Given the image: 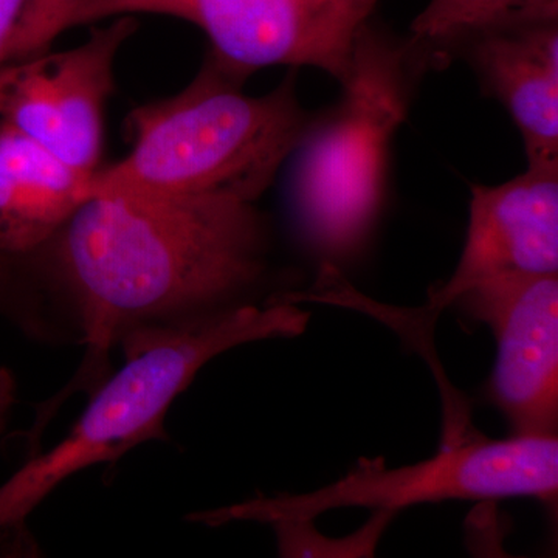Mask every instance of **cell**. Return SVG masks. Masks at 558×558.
Returning a JSON list of instances; mask_svg holds the SVG:
<instances>
[{"instance_id":"cell-1","label":"cell","mask_w":558,"mask_h":558,"mask_svg":"<svg viewBox=\"0 0 558 558\" xmlns=\"http://www.w3.org/2000/svg\"><path fill=\"white\" fill-rule=\"evenodd\" d=\"M86 344L69 389H94L131 330L236 306L264 270V227L248 202L105 193L46 245Z\"/></svg>"},{"instance_id":"cell-2","label":"cell","mask_w":558,"mask_h":558,"mask_svg":"<svg viewBox=\"0 0 558 558\" xmlns=\"http://www.w3.org/2000/svg\"><path fill=\"white\" fill-rule=\"evenodd\" d=\"M310 319L296 304L270 300L128 332L120 340L123 366L94 388L72 432L0 486V534L24 532L33 510L73 473L167 438L168 410L209 360L253 341L299 337Z\"/></svg>"},{"instance_id":"cell-3","label":"cell","mask_w":558,"mask_h":558,"mask_svg":"<svg viewBox=\"0 0 558 558\" xmlns=\"http://www.w3.org/2000/svg\"><path fill=\"white\" fill-rule=\"evenodd\" d=\"M292 78L250 97L240 76L209 61L186 89L131 113V153L92 174L90 197L134 193L255 204L307 128Z\"/></svg>"},{"instance_id":"cell-4","label":"cell","mask_w":558,"mask_h":558,"mask_svg":"<svg viewBox=\"0 0 558 558\" xmlns=\"http://www.w3.org/2000/svg\"><path fill=\"white\" fill-rule=\"evenodd\" d=\"M418 65L362 25L341 105L307 124L296 153L292 202L304 238L318 252H354L379 213L392 135L405 119L409 78Z\"/></svg>"},{"instance_id":"cell-5","label":"cell","mask_w":558,"mask_h":558,"mask_svg":"<svg viewBox=\"0 0 558 558\" xmlns=\"http://www.w3.org/2000/svg\"><path fill=\"white\" fill-rule=\"evenodd\" d=\"M558 439L513 436L464 440L442 447L435 457L413 465L389 469L384 459H360L343 478L310 494H279L240 505L191 513L207 526L233 521L271 524L279 520H315L328 510L371 508L398 512L422 502L449 499L534 497L556 505Z\"/></svg>"},{"instance_id":"cell-6","label":"cell","mask_w":558,"mask_h":558,"mask_svg":"<svg viewBox=\"0 0 558 558\" xmlns=\"http://www.w3.org/2000/svg\"><path fill=\"white\" fill-rule=\"evenodd\" d=\"M145 13L199 27L211 60L240 78L271 65H311L344 84L362 28L333 0H80L69 28Z\"/></svg>"},{"instance_id":"cell-7","label":"cell","mask_w":558,"mask_h":558,"mask_svg":"<svg viewBox=\"0 0 558 558\" xmlns=\"http://www.w3.org/2000/svg\"><path fill=\"white\" fill-rule=\"evenodd\" d=\"M135 28L134 17L120 16L75 49L0 65V121L94 174L113 64Z\"/></svg>"},{"instance_id":"cell-8","label":"cell","mask_w":558,"mask_h":558,"mask_svg":"<svg viewBox=\"0 0 558 558\" xmlns=\"http://www.w3.org/2000/svg\"><path fill=\"white\" fill-rule=\"evenodd\" d=\"M453 306L494 332L497 362L486 396L510 435H557L558 274L487 279Z\"/></svg>"},{"instance_id":"cell-9","label":"cell","mask_w":558,"mask_h":558,"mask_svg":"<svg viewBox=\"0 0 558 558\" xmlns=\"http://www.w3.org/2000/svg\"><path fill=\"white\" fill-rule=\"evenodd\" d=\"M558 274V168L527 167L497 186H472L464 248L449 281L425 306L403 311L402 336L421 347L454 301L487 279Z\"/></svg>"},{"instance_id":"cell-10","label":"cell","mask_w":558,"mask_h":558,"mask_svg":"<svg viewBox=\"0 0 558 558\" xmlns=\"http://www.w3.org/2000/svg\"><path fill=\"white\" fill-rule=\"evenodd\" d=\"M465 46L484 89L515 120L527 167L558 168V21L486 33Z\"/></svg>"},{"instance_id":"cell-11","label":"cell","mask_w":558,"mask_h":558,"mask_svg":"<svg viewBox=\"0 0 558 558\" xmlns=\"http://www.w3.org/2000/svg\"><path fill=\"white\" fill-rule=\"evenodd\" d=\"M90 178L0 121V253L21 263L46 248L89 199Z\"/></svg>"},{"instance_id":"cell-12","label":"cell","mask_w":558,"mask_h":558,"mask_svg":"<svg viewBox=\"0 0 558 558\" xmlns=\"http://www.w3.org/2000/svg\"><path fill=\"white\" fill-rule=\"evenodd\" d=\"M558 21V0H429L411 24L409 47L425 65L486 33Z\"/></svg>"},{"instance_id":"cell-13","label":"cell","mask_w":558,"mask_h":558,"mask_svg":"<svg viewBox=\"0 0 558 558\" xmlns=\"http://www.w3.org/2000/svg\"><path fill=\"white\" fill-rule=\"evenodd\" d=\"M392 515L395 512L389 510H377L366 526L341 539L319 535L312 526L314 520H279L271 526L277 532L278 550L282 557H371Z\"/></svg>"},{"instance_id":"cell-14","label":"cell","mask_w":558,"mask_h":558,"mask_svg":"<svg viewBox=\"0 0 558 558\" xmlns=\"http://www.w3.org/2000/svg\"><path fill=\"white\" fill-rule=\"evenodd\" d=\"M80 0H28L11 40L7 62L44 53L51 40L68 31L70 14Z\"/></svg>"},{"instance_id":"cell-15","label":"cell","mask_w":558,"mask_h":558,"mask_svg":"<svg viewBox=\"0 0 558 558\" xmlns=\"http://www.w3.org/2000/svg\"><path fill=\"white\" fill-rule=\"evenodd\" d=\"M17 267L20 263L0 253V317L9 319L27 336L46 339L50 333L47 314L22 284Z\"/></svg>"},{"instance_id":"cell-16","label":"cell","mask_w":558,"mask_h":558,"mask_svg":"<svg viewBox=\"0 0 558 558\" xmlns=\"http://www.w3.org/2000/svg\"><path fill=\"white\" fill-rule=\"evenodd\" d=\"M28 0H0V65L5 64L11 40Z\"/></svg>"},{"instance_id":"cell-17","label":"cell","mask_w":558,"mask_h":558,"mask_svg":"<svg viewBox=\"0 0 558 558\" xmlns=\"http://www.w3.org/2000/svg\"><path fill=\"white\" fill-rule=\"evenodd\" d=\"M355 27H362L379 0H333Z\"/></svg>"},{"instance_id":"cell-18","label":"cell","mask_w":558,"mask_h":558,"mask_svg":"<svg viewBox=\"0 0 558 558\" xmlns=\"http://www.w3.org/2000/svg\"><path fill=\"white\" fill-rule=\"evenodd\" d=\"M14 403V380L9 371L0 369V432L5 427L11 407Z\"/></svg>"}]
</instances>
